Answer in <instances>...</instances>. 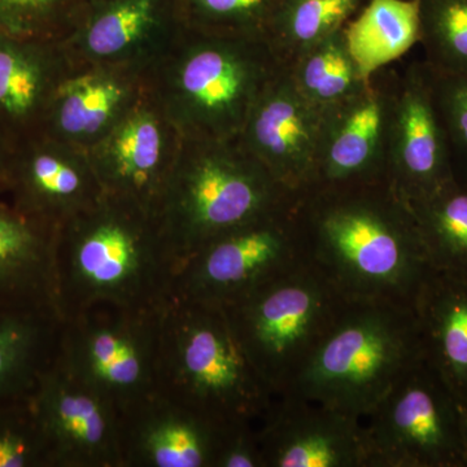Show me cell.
Listing matches in <instances>:
<instances>
[{
  "label": "cell",
  "mask_w": 467,
  "mask_h": 467,
  "mask_svg": "<svg viewBox=\"0 0 467 467\" xmlns=\"http://www.w3.org/2000/svg\"><path fill=\"white\" fill-rule=\"evenodd\" d=\"M295 214L306 257L347 300L413 308L434 269L413 211L387 181L316 187Z\"/></svg>",
  "instance_id": "cell-1"
},
{
  "label": "cell",
  "mask_w": 467,
  "mask_h": 467,
  "mask_svg": "<svg viewBox=\"0 0 467 467\" xmlns=\"http://www.w3.org/2000/svg\"><path fill=\"white\" fill-rule=\"evenodd\" d=\"M175 263L149 209L103 196L58 227L61 317L112 304L155 309L173 297Z\"/></svg>",
  "instance_id": "cell-2"
},
{
  "label": "cell",
  "mask_w": 467,
  "mask_h": 467,
  "mask_svg": "<svg viewBox=\"0 0 467 467\" xmlns=\"http://www.w3.org/2000/svg\"><path fill=\"white\" fill-rule=\"evenodd\" d=\"M297 199L238 138L192 140L174 160L153 216L178 270L208 243Z\"/></svg>",
  "instance_id": "cell-3"
},
{
  "label": "cell",
  "mask_w": 467,
  "mask_h": 467,
  "mask_svg": "<svg viewBox=\"0 0 467 467\" xmlns=\"http://www.w3.org/2000/svg\"><path fill=\"white\" fill-rule=\"evenodd\" d=\"M423 358L414 308L349 301L285 395L364 420Z\"/></svg>",
  "instance_id": "cell-4"
},
{
  "label": "cell",
  "mask_w": 467,
  "mask_h": 467,
  "mask_svg": "<svg viewBox=\"0 0 467 467\" xmlns=\"http://www.w3.org/2000/svg\"><path fill=\"white\" fill-rule=\"evenodd\" d=\"M158 392L226 427L257 425L275 400L223 310L174 296L162 315Z\"/></svg>",
  "instance_id": "cell-5"
},
{
  "label": "cell",
  "mask_w": 467,
  "mask_h": 467,
  "mask_svg": "<svg viewBox=\"0 0 467 467\" xmlns=\"http://www.w3.org/2000/svg\"><path fill=\"white\" fill-rule=\"evenodd\" d=\"M349 301L306 260L221 308L273 396L285 395Z\"/></svg>",
  "instance_id": "cell-6"
},
{
  "label": "cell",
  "mask_w": 467,
  "mask_h": 467,
  "mask_svg": "<svg viewBox=\"0 0 467 467\" xmlns=\"http://www.w3.org/2000/svg\"><path fill=\"white\" fill-rule=\"evenodd\" d=\"M165 306L97 304L67 316L57 361L119 411L130 408L158 391Z\"/></svg>",
  "instance_id": "cell-7"
},
{
  "label": "cell",
  "mask_w": 467,
  "mask_h": 467,
  "mask_svg": "<svg viewBox=\"0 0 467 467\" xmlns=\"http://www.w3.org/2000/svg\"><path fill=\"white\" fill-rule=\"evenodd\" d=\"M202 34L178 67L180 113L192 140H235L284 66L264 38Z\"/></svg>",
  "instance_id": "cell-8"
},
{
  "label": "cell",
  "mask_w": 467,
  "mask_h": 467,
  "mask_svg": "<svg viewBox=\"0 0 467 467\" xmlns=\"http://www.w3.org/2000/svg\"><path fill=\"white\" fill-rule=\"evenodd\" d=\"M367 467H467L462 405L425 358L362 420Z\"/></svg>",
  "instance_id": "cell-9"
},
{
  "label": "cell",
  "mask_w": 467,
  "mask_h": 467,
  "mask_svg": "<svg viewBox=\"0 0 467 467\" xmlns=\"http://www.w3.org/2000/svg\"><path fill=\"white\" fill-rule=\"evenodd\" d=\"M295 205L208 243L178 267L173 296L223 308L308 260Z\"/></svg>",
  "instance_id": "cell-10"
},
{
  "label": "cell",
  "mask_w": 467,
  "mask_h": 467,
  "mask_svg": "<svg viewBox=\"0 0 467 467\" xmlns=\"http://www.w3.org/2000/svg\"><path fill=\"white\" fill-rule=\"evenodd\" d=\"M50 467H121L119 410L54 362L32 395Z\"/></svg>",
  "instance_id": "cell-11"
},
{
  "label": "cell",
  "mask_w": 467,
  "mask_h": 467,
  "mask_svg": "<svg viewBox=\"0 0 467 467\" xmlns=\"http://www.w3.org/2000/svg\"><path fill=\"white\" fill-rule=\"evenodd\" d=\"M399 63L378 70L361 91L325 110L313 189L387 181Z\"/></svg>",
  "instance_id": "cell-12"
},
{
  "label": "cell",
  "mask_w": 467,
  "mask_h": 467,
  "mask_svg": "<svg viewBox=\"0 0 467 467\" xmlns=\"http://www.w3.org/2000/svg\"><path fill=\"white\" fill-rule=\"evenodd\" d=\"M399 64L386 180L410 205L438 192L453 174L429 67L422 58Z\"/></svg>",
  "instance_id": "cell-13"
},
{
  "label": "cell",
  "mask_w": 467,
  "mask_h": 467,
  "mask_svg": "<svg viewBox=\"0 0 467 467\" xmlns=\"http://www.w3.org/2000/svg\"><path fill=\"white\" fill-rule=\"evenodd\" d=\"M324 110L310 104L282 67L254 104L239 142L294 195L317 182Z\"/></svg>",
  "instance_id": "cell-14"
},
{
  "label": "cell",
  "mask_w": 467,
  "mask_h": 467,
  "mask_svg": "<svg viewBox=\"0 0 467 467\" xmlns=\"http://www.w3.org/2000/svg\"><path fill=\"white\" fill-rule=\"evenodd\" d=\"M256 432L264 467H367L362 420L321 402L276 396Z\"/></svg>",
  "instance_id": "cell-15"
},
{
  "label": "cell",
  "mask_w": 467,
  "mask_h": 467,
  "mask_svg": "<svg viewBox=\"0 0 467 467\" xmlns=\"http://www.w3.org/2000/svg\"><path fill=\"white\" fill-rule=\"evenodd\" d=\"M230 427L156 391L119 411L121 467H214Z\"/></svg>",
  "instance_id": "cell-16"
},
{
  "label": "cell",
  "mask_w": 467,
  "mask_h": 467,
  "mask_svg": "<svg viewBox=\"0 0 467 467\" xmlns=\"http://www.w3.org/2000/svg\"><path fill=\"white\" fill-rule=\"evenodd\" d=\"M173 164L159 119L150 110L138 109L117 122L88 165L103 193L153 213Z\"/></svg>",
  "instance_id": "cell-17"
},
{
  "label": "cell",
  "mask_w": 467,
  "mask_h": 467,
  "mask_svg": "<svg viewBox=\"0 0 467 467\" xmlns=\"http://www.w3.org/2000/svg\"><path fill=\"white\" fill-rule=\"evenodd\" d=\"M58 227L0 196V304L47 308L61 316Z\"/></svg>",
  "instance_id": "cell-18"
},
{
  "label": "cell",
  "mask_w": 467,
  "mask_h": 467,
  "mask_svg": "<svg viewBox=\"0 0 467 467\" xmlns=\"http://www.w3.org/2000/svg\"><path fill=\"white\" fill-rule=\"evenodd\" d=\"M8 195L24 211L61 225L99 201L103 190L90 165L38 137L16 147Z\"/></svg>",
  "instance_id": "cell-19"
},
{
  "label": "cell",
  "mask_w": 467,
  "mask_h": 467,
  "mask_svg": "<svg viewBox=\"0 0 467 467\" xmlns=\"http://www.w3.org/2000/svg\"><path fill=\"white\" fill-rule=\"evenodd\" d=\"M423 355L467 401V276L432 270L414 303Z\"/></svg>",
  "instance_id": "cell-20"
},
{
  "label": "cell",
  "mask_w": 467,
  "mask_h": 467,
  "mask_svg": "<svg viewBox=\"0 0 467 467\" xmlns=\"http://www.w3.org/2000/svg\"><path fill=\"white\" fill-rule=\"evenodd\" d=\"M61 324L52 309L0 304V402L33 395L57 358Z\"/></svg>",
  "instance_id": "cell-21"
},
{
  "label": "cell",
  "mask_w": 467,
  "mask_h": 467,
  "mask_svg": "<svg viewBox=\"0 0 467 467\" xmlns=\"http://www.w3.org/2000/svg\"><path fill=\"white\" fill-rule=\"evenodd\" d=\"M50 98V64L39 42L0 30V130L15 146L41 122Z\"/></svg>",
  "instance_id": "cell-22"
},
{
  "label": "cell",
  "mask_w": 467,
  "mask_h": 467,
  "mask_svg": "<svg viewBox=\"0 0 467 467\" xmlns=\"http://www.w3.org/2000/svg\"><path fill=\"white\" fill-rule=\"evenodd\" d=\"M347 46L368 79L420 42L418 0H370L344 26Z\"/></svg>",
  "instance_id": "cell-23"
},
{
  "label": "cell",
  "mask_w": 467,
  "mask_h": 467,
  "mask_svg": "<svg viewBox=\"0 0 467 467\" xmlns=\"http://www.w3.org/2000/svg\"><path fill=\"white\" fill-rule=\"evenodd\" d=\"M432 269L467 276V184L451 180L409 205Z\"/></svg>",
  "instance_id": "cell-24"
},
{
  "label": "cell",
  "mask_w": 467,
  "mask_h": 467,
  "mask_svg": "<svg viewBox=\"0 0 467 467\" xmlns=\"http://www.w3.org/2000/svg\"><path fill=\"white\" fill-rule=\"evenodd\" d=\"M364 0H285L267 26L265 41L284 67L355 17Z\"/></svg>",
  "instance_id": "cell-25"
},
{
  "label": "cell",
  "mask_w": 467,
  "mask_h": 467,
  "mask_svg": "<svg viewBox=\"0 0 467 467\" xmlns=\"http://www.w3.org/2000/svg\"><path fill=\"white\" fill-rule=\"evenodd\" d=\"M285 67L300 94L324 112L358 94L368 81L350 55L344 27Z\"/></svg>",
  "instance_id": "cell-26"
},
{
  "label": "cell",
  "mask_w": 467,
  "mask_h": 467,
  "mask_svg": "<svg viewBox=\"0 0 467 467\" xmlns=\"http://www.w3.org/2000/svg\"><path fill=\"white\" fill-rule=\"evenodd\" d=\"M125 99V90L109 77L85 75L58 85L48 100L47 110L55 128L73 138L99 133L112 121Z\"/></svg>",
  "instance_id": "cell-27"
},
{
  "label": "cell",
  "mask_w": 467,
  "mask_h": 467,
  "mask_svg": "<svg viewBox=\"0 0 467 467\" xmlns=\"http://www.w3.org/2000/svg\"><path fill=\"white\" fill-rule=\"evenodd\" d=\"M422 60L435 72L467 73V0H418Z\"/></svg>",
  "instance_id": "cell-28"
},
{
  "label": "cell",
  "mask_w": 467,
  "mask_h": 467,
  "mask_svg": "<svg viewBox=\"0 0 467 467\" xmlns=\"http://www.w3.org/2000/svg\"><path fill=\"white\" fill-rule=\"evenodd\" d=\"M0 467H50L32 396L0 402Z\"/></svg>",
  "instance_id": "cell-29"
},
{
  "label": "cell",
  "mask_w": 467,
  "mask_h": 467,
  "mask_svg": "<svg viewBox=\"0 0 467 467\" xmlns=\"http://www.w3.org/2000/svg\"><path fill=\"white\" fill-rule=\"evenodd\" d=\"M429 70L436 112L447 140L451 174L457 182L467 184V73Z\"/></svg>",
  "instance_id": "cell-30"
},
{
  "label": "cell",
  "mask_w": 467,
  "mask_h": 467,
  "mask_svg": "<svg viewBox=\"0 0 467 467\" xmlns=\"http://www.w3.org/2000/svg\"><path fill=\"white\" fill-rule=\"evenodd\" d=\"M153 21L150 0H122L94 21L86 46L95 57H115L134 45Z\"/></svg>",
  "instance_id": "cell-31"
},
{
  "label": "cell",
  "mask_w": 467,
  "mask_h": 467,
  "mask_svg": "<svg viewBox=\"0 0 467 467\" xmlns=\"http://www.w3.org/2000/svg\"><path fill=\"white\" fill-rule=\"evenodd\" d=\"M202 32L265 39L285 0H192Z\"/></svg>",
  "instance_id": "cell-32"
},
{
  "label": "cell",
  "mask_w": 467,
  "mask_h": 467,
  "mask_svg": "<svg viewBox=\"0 0 467 467\" xmlns=\"http://www.w3.org/2000/svg\"><path fill=\"white\" fill-rule=\"evenodd\" d=\"M214 467H264L256 425L230 427L223 436Z\"/></svg>",
  "instance_id": "cell-33"
},
{
  "label": "cell",
  "mask_w": 467,
  "mask_h": 467,
  "mask_svg": "<svg viewBox=\"0 0 467 467\" xmlns=\"http://www.w3.org/2000/svg\"><path fill=\"white\" fill-rule=\"evenodd\" d=\"M16 146L0 130V196L8 193L12 162H14Z\"/></svg>",
  "instance_id": "cell-34"
},
{
  "label": "cell",
  "mask_w": 467,
  "mask_h": 467,
  "mask_svg": "<svg viewBox=\"0 0 467 467\" xmlns=\"http://www.w3.org/2000/svg\"><path fill=\"white\" fill-rule=\"evenodd\" d=\"M462 405L463 434H465L466 454H467V401L461 402Z\"/></svg>",
  "instance_id": "cell-35"
}]
</instances>
